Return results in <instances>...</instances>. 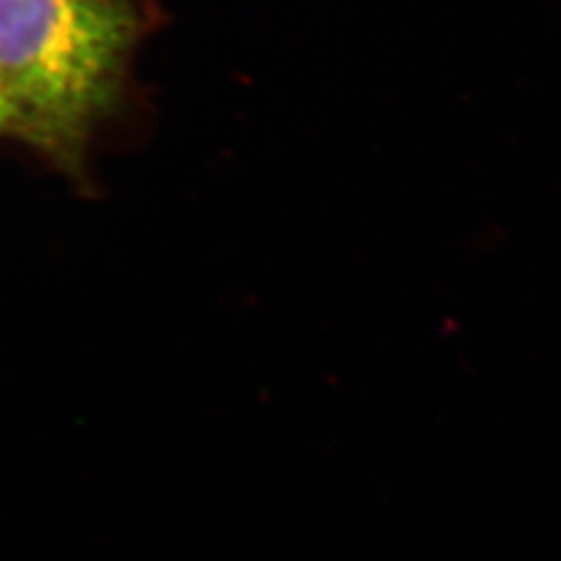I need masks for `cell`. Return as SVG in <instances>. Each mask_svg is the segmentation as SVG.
<instances>
[{
	"instance_id": "obj_2",
	"label": "cell",
	"mask_w": 561,
	"mask_h": 561,
	"mask_svg": "<svg viewBox=\"0 0 561 561\" xmlns=\"http://www.w3.org/2000/svg\"><path fill=\"white\" fill-rule=\"evenodd\" d=\"M7 131H18V113L0 83V134H7Z\"/></svg>"
},
{
	"instance_id": "obj_1",
	"label": "cell",
	"mask_w": 561,
	"mask_h": 561,
	"mask_svg": "<svg viewBox=\"0 0 561 561\" xmlns=\"http://www.w3.org/2000/svg\"><path fill=\"white\" fill-rule=\"evenodd\" d=\"M138 20L127 0H0V83L18 131L78 150L119 99Z\"/></svg>"
}]
</instances>
